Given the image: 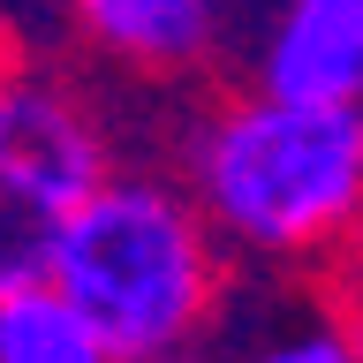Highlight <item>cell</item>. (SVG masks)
<instances>
[{
  "mask_svg": "<svg viewBox=\"0 0 363 363\" xmlns=\"http://www.w3.org/2000/svg\"><path fill=\"white\" fill-rule=\"evenodd\" d=\"M159 363H197V356H159Z\"/></svg>",
  "mask_w": 363,
  "mask_h": 363,
  "instance_id": "ba28073f",
  "label": "cell"
},
{
  "mask_svg": "<svg viewBox=\"0 0 363 363\" xmlns=\"http://www.w3.org/2000/svg\"><path fill=\"white\" fill-rule=\"evenodd\" d=\"M0 363H113V356L99 348V333L84 318L38 280V288L0 295Z\"/></svg>",
  "mask_w": 363,
  "mask_h": 363,
  "instance_id": "8992f818",
  "label": "cell"
},
{
  "mask_svg": "<svg viewBox=\"0 0 363 363\" xmlns=\"http://www.w3.org/2000/svg\"><path fill=\"white\" fill-rule=\"evenodd\" d=\"M212 242L250 257H325L363 204V113L227 99L189 136V189Z\"/></svg>",
  "mask_w": 363,
  "mask_h": 363,
  "instance_id": "6da1fadb",
  "label": "cell"
},
{
  "mask_svg": "<svg viewBox=\"0 0 363 363\" xmlns=\"http://www.w3.org/2000/svg\"><path fill=\"white\" fill-rule=\"evenodd\" d=\"M250 91L280 106H356L363 0H272V23L250 53Z\"/></svg>",
  "mask_w": 363,
  "mask_h": 363,
  "instance_id": "277c9868",
  "label": "cell"
},
{
  "mask_svg": "<svg viewBox=\"0 0 363 363\" xmlns=\"http://www.w3.org/2000/svg\"><path fill=\"white\" fill-rule=\"evenodd\" d=\"M106 61L136 76H189L227 38V0H61Z\"/></svg>",
  "mask_w": 363,
  "mask_h": 363,
  "instance_id": "5b68a950",
  "label": "cell"
},
{
  "mask_svg": "<svg viewBox=\"0 0 363 363\" xmlns=\"http://www.w3.org/2000/svg\"><path fill=\"white\" fill-rule=\"evenodd\" d=\"M250 363H356V340L340 333V325H295V333L265 340Z\"/></svg>",
  "mask_w": 363,
  "mask_h": 363,
  "instance_id": "52a82bcc",
  "label": "cell"
},
{
  "mask_svg": "<svg viewBox=\"0 0 363 363\" xmlns=\"http://www.w3.org/2000/svg\"><path fill=\"white\" fill-rule=\"evenodd\" d=\"M45 288L84 318L113 363L182 356L220 295V242L159 174L113 167L68 220Z\"/></svg>",
  "mask_w": 363,
  "mask_h": 363,
  "instance_id": "7a4b0ae2",
  "label": "cell"
},
{
  "mask_svg": "<svg viewBox=\"0 0 363 363\" xmlns=\"http://www.w3.org/2000/svg\"><path fill=\"white\" fill-rule=\"evenodd\" d=\"M113 174L106 129L68 76L0 61V295L38 288L76 204Z\"/></svg>",
  "mask_w": 363,
  "mask_h": 363,
  "instance_id": "3957f363",
  "label": "cell"
}]
</instances>
